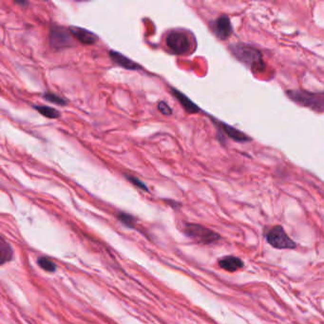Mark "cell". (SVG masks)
I'll list each match as a JSON object with an SVG mask.
<instances>
[{"label":"cell","instance_id":"1","mask_svg":"<svg viewBox=\"0 0 324 324\" xmlns=\"http://www.w3.org/2000/svg\"><path fill=\"white\" fill-rule=\"evenodd\" d=\"M229 49L232 54L240 62L248 66L254 72L262 71L264 69L262 54L257 48L247 44L237 43L230 45Z\"/></svg>","mask_w":324,"mask_h":324},{"label":"cell","instance_id":"2","mask_svg":"<svg viewBox=\"0 0 324 324\" xmlns=\"http://www.w3.org/2000/svg\"><path fill=\"white\" fill-rule=\"evenodd\" d=\"M166 43L171 52L179 55L188 54L195 50V40L190 38L188 32L184 31L168 32Z\"/></svg>","mask_w":324,"mask_h":324},{"label":"cell","instance_id":"3","mask_svg":"<svg viewBox=\"0 0 324 324\" xmlns=\"http://www.w3.org/2000/svg\"><path fill=\"white\" fill-rule=\"evenodd\" d=\"M288 97L296 103L317 112L324 111V94H313L306 91H287Z\"/></svg>","mask_w":324,"mask_h":324},{"label":"cell","instance_id":"4","mask_svg":"<svg viewBox=\"0 0 324 324\" xmlns=\"http://www.w3.org/2000/svg\"><path fill=\"white\" fill-rule=\"evenodd\" d=\"M184 233L190 239L203 244H210L219 239L218 233L197 223H187L184 227Z\"/></svg>","mask_w":324,"mask_h":324},{"label":"cell","instance_id":"5","mask_svg":"<svg viewBox=\"0 0 324 324\" xmlns=\"http://www.w3.org/2000/svg\"><path fill=\"white\" fill-rule=\"evenodd\" d=\"M266 240L273 247L278 249H295L297 246L281 225L272 227L266 234Z\"/></svg>","mask_w":324,"mask_h":324},{"label":"cell","instance_id":"6","mask_svg":"<svg viewBox=\"0 0 324 324\" xmlns=\"http://www.w3.org/2000/svg\"><path fill=\"white\" fill-rule=\"evenodd\" d=\"M73 34L70 30L58 25H52L50 30V42L54 49L60 50L72 45Z\"/></svg>","mask_w":324,"mask_h":324},{"label":"cell","instance_id":"7","mask_svg":"<svg viewBox=\"0 0 324 324\" xmlns=\"http://www.w3.org/2000/svg\"><path fill=\"white\" fill-rule=\"evenodd\" d=\"M212 31L220 40H224L228 38L233 32V28L229 17L226 15H222L218 17L216 20L213 21Z\"/></svg>","mask_w":324,"mask_h":324},{"label":"cell","instance_id":"8","mask_svg":"<svg viewBox=\"0 0 324 324\" xmlns=\"http://www.w3.org/2000/svg\"><path fill=\"white\" fill-rule=\"evenodd\" d=\"M213 123L218 126V128L221 132H223V134H225L228 138L236 141V142L251 141V138H249V136L245 135L243 132L236 129L235 127H233L231 125H227V124H225L223 122L218 121V120H215V119L213 120Z\"/></svg>","mask_w":324,"mask_h":324},{"label":"cell","instance_id":"9","mask_svg":"<svg viewBox=\"0 0 324 324\" xmlns=\"http://www.w3.org/2000/svg\"><path fill=\"white\" fill-rule=\"evenodd\" d=\"M69 30L73 34V37H75L84 45H94L97 42V36L92 31L79 27H71Z\"/></svg>","mask_w":324,"mask_h":324},{"label":"cell","instance_id":"10","mask_svg":"<svg viewBox=\"0 0 324 324\" xmlns=\"http://www.w3.org/2000/svg\"><path fill=\"white\" fill-rule=\"evenodd\" d=\"M171 93L174 95V97L179 101V103L183 106V108H185V110L190 113V114H194V113H198L201 111V108H199L197 105L195 104L194 102H192L186 94L181 93L180 91H178L177 89L171 88Z\"/></svg>","mask_w":324,"mask_h":324},{"label":"cell","instance_id":"11","mask_svg":"<svg viewBox=\"0 0 324 324\" xmlns=\"http://www.w3.org/2000/svg\"><path fill=\"white\" fill-rule=\"evenodd\" d=\"M109 57L111 58V60L123 67L125 70H130V71H137V70H141V66L138 65L137 63L133 62L132 60H130L129 58H127L125 55H123L120 52H116V51H109Z\"/></svg>","mask_w":324,"mask_h":324},{"label":"cell","instance_id":"12","mask_svg":"<svg viewBox=\"0 0 324 324\" xmlns=\"http://www.w3.org/2000/svg\"><path fill=\"white\" fill-rule=\"evenodd\" d=\"M219 267L228 272H235L243 266V262L237 257L228 256L219 261Z\"/></svg>","mask_w":324,"mask_h":324},{"label":"cell","instance_id":"13","mask_svg":"<svg viewBox=\"0 0 324 324\" xmlns=\"http://www.w3.org/2000/svg\"><path fill=\"white\" fill-rule=\"evenodd\" d=\"M13 258V250L10 243L5 240V238H1L0 240V262L1 264H5L11 261Z\"/></svg>","mask_w":324,"mask_h":324},{"label":"cell","instance_id":"14","mask_svg":"<svg viewBox=\"0 0 324 324\" xmlns=\"http://www.w3.org/2000/svg\"><path fill=\"white\" fill-rule=\"evenodd\" d=\"M35 110H37L40 114L50 118V119H56L60 117V112L54 108H51V107H47V106H42V105H33L32 107Z\"/></svg>","mask_w":324,"mask_h":324},{"label":"cell","instance_id":"15","mask_svg":"<svg viewBox=\"0 0 324 324\" xmlns=\"http://www.w3.org/2000/svg\"><path fill=\"white\" fill-rule=\"evenodd\" d=\"M37 264L45 271L54 272L56 270V264L52 260L46 257H40L37 260Z\"/></svg>","mask_w":324,"mask_h":324},{"label":"cell","instance_id":"16","mask_svg":"<svg viewBox=\"0 0 324 324\" xmlns=\"http://www.w3.org/2000/svg\"><path fill=\"white\" fill-rule=\"evenodd\" d=\"M118 219L123 223L125 224V226L127 227H130V228H133L135 226L136 219L129 214H126V213H124V212H121L118 214L117 216Z\"/></svg>","mask_w":324,"mask_h":324},{"label":"cell","instance_id":"17","mask_svg":"<svg viewBox=\"0 0 324 324\" xmlns=\"http://www.w3.org/2000/svg\"><path fill=\"white\" fill-rule=\"evenodd\" d=\"M44 98L49 101V102H52L53 104L60 105V106H65L67 105V101L57 94H52V93H46L44 94Z\"/></svg>","mask_w":324,"mask_h":324},{"label":"cell","instance_id":"18","mask_svg":"<svg viewBox=\"0 0 324 324\" xmlns=\"http://www.w3.org/2000/svg\"><path fill=\"white\" fill-rule=\"evenodd\" d=\"M125 178L133 185V186H135V187H137L138 188H140V189H142V190H144V191H148V188H147V187H146V184L144 183V182H142L140 179H138V178L135 177V176H132V175H128V174H126L125 175Z\"/></svg>","mask_w":324,"mask_h":324},{"label":"cell","instance_id":"19","mask_svg":"<svg viewBox=\"0 0 324 324\" xmlns=\"http://www.w3.org/2000/svg\"><path fill=\"white\" fill-rule=\"evenodd\" d=\"M158 109L164 115L172 114V108L165 101H161L158 104Z\"/></svg>","mask_w":324,"mask_h":324}]
</instances>
